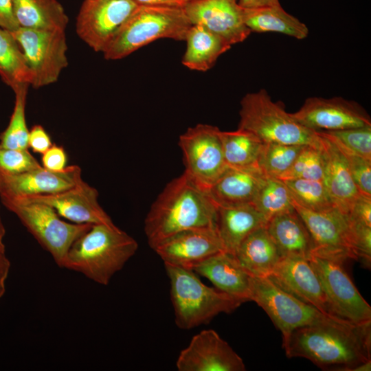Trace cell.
I'll use <instances>...</instances> for the list:
<instances>
[{
    "instance_id": "obj_1",
    "label": "cell",
    "mask_w": 371,
    "mask_h": 371,
    "mask_svg": "<svg viewBox=\"0 0 371 371\" xmlns=\"http://www.w3.org/2000/svg\"><path fill=\"white\" fill-rule=\"evenodd\" d=\"M282 346L288 358H305L323 370L352 371L371 360V320L355 324L338 318L300 327Z\"/></svg>"
},
{
    "instance_id": "obj_2",
    "label": "cell",
    "mask_w": 371,
    "mask_h": 371,
    "mask_svg": "<svg viewBox=\"0 0 371 371\" xmlns=\"http://www.w3.org/2000/svg\"><path fill=\"white\" fill-rule=\"evenodd\" d=\"M216 205L207 190L185 172L172 179L152 204L144 221V232L152 248L179 232L214 227Z\"/></svg>"
},
{
    "instance_id": "obj_3",
    "label": "cell",
    "mask_w": 371,
    "mask_h": 371,
    "mask_svg": "<svg viewBox=\"0 0 371 371\" xmlns=\"http://www.w3.org/2000/svg\"><path fill=\"white\" fill-rule=\"evenodd\" d=\"M137 249V241L115 225H92L71 246L61 268L106 286Z\"/></svg>"
},
{
    "instance_id": "obj_4",
    "label": "cell",
    "mask_w": 371,
    "mask_h": 371,
    "mask_svg": "<svg viewBox=\"0 0 371 371\" xmlns=\"http://www.w3.org/2000/svg\"><path fill=\"white\" fill-rule=\"evenodd\" d=\"M191 25L183 8L139 5L103 52L104 56L121 59L160 38L184 41Z\"/></svg>"
},
{
    "instance_id": "obj_5",
    "label": "cell",
    "mask_w": 371,
    "mask_h": 371,
    "mask_svg": "<svg viewBox=\"0 0 371 371\" xmlns=\"http://www.w3.org/2000/svg\"><path fill=\"white\" fill-rule=\"evenodd\" d=\"M239 115L238 128L253 133L263 143L322 146L319 132L300 124L265 89L243 96Z\"/></svg>"
},
{
    "instance_id": "obj_6",
    "label": "cell",
    "mask_w": 371,
    "mask_h": 371,
    "mask_svg": "<svg viewBox=\"0 0 371 371\" xmlns=\"http://www.w3.org/2000/svg\"><path fill=\"white\" fill-rule=\"evenodd\" d=\"M177 326L185 330L208 323L217 315L230 313L243 302L203 284L192 270L164 264Z\"/></svg>"
},
{
    "instance_id": "obj_7",
    "label": "cell",
    "mask_w": 371,
    "mask_h": 371,
    "mask_svg": "<svg viewBox=\"0 0 371 371\" xmlns=\"http://www.w3.org/2000/svg\"><path fill=\"white\" fill-rule=\"evenodd\" d=\"M0 199L3 205L19 218L60 267L73 243L92 225L66 222L53 207L43 203Z\"/></svg>"
},
{
    "instance_id": "obj_8",
    "label": "cell",
    "mask_w": 371,
    "mask_h": 371,
    "mask_svg": "<svg viewBox=\"0 0 371 371\" xmlns=\"http://www.w3.org/2000/svg\"><path fill=\"white\" fill-rule=\"evenodd\" d=\"M250 301L255 302L266 312L281 332L282 341L296 328L339 318L302 302L279 288L267 277L252 276Z\"/></svg>"
},
{
    "instance_id": "obj_9",
    "label": "cell",
    "mask_w": 371,
    "mask_h": 371,
    "mask_svg": "<svg viewBox=\"0 0 371 371\" xmlns=\"http://www.w3.org/2000/svg\"><path fill=\"white\" fill-rule=\"evenodd\" d=\"M11 33L32 74L31 85L37 89L56 82L68 65L65 30L19 27Z\"/></svg>"
},
{
    "instance_id": "obj_10",
    "label": "cell",
    "mask_w": 371,
    "mask_h": 371,
    "mask_svg": "<svg viewBox=\"0 0 371 371\" xmlns=\"http://www.w3.org/2000/svg\"><path fill=\"white\" fill-rule=\"evenodd\" d=\"M308 259L318 276L330 314L355 324L371 320V306L343 263L315 255Z\"/></svg>"
},
{
    "instance_id": "obj_11",
    "label": "cell",
    "mask_w": 371,
    "mask_h": 371,
    "mask_svg": "<svg viewBox=\"0 0 371 371\" xmlns=\"http://www.w3.org/2000/svg\"><path fill=\"white\" fill-rule=\"evenodd\" d=\"M220 129L213 125L198 124L179 136L185 172L207 190L226 169Z\"/></svg>"
},
{
    "instance_id": "obj_12",
    "label": "cell",
    "mask_w": 371,
    "mask_h": 371,
    "mask_svg": "<svg viewBox=\"0 0 371 371\" xmlns=\"http://www.w3.org/2000/svg\"><path fill=\"white\" fill-rule=\"evenodd\" d=\"M138 6L133 0H85L77 34L94 51L103 53Z\"/></svg>"
},
{
    "instance_id": "obj_13",
    "label": "cell",
    "mask_w": 371,
    "mask_h": 371,
    "mask_svg": "<svg viewBox=\"0 0 371 371\" xmlns=\"http://www.w3.org/2000/svg\"><path fill=\"white\" fill-rule=\"evenodd\" d=\"M292 203L311 235L313 242L311 255L343 264L348 260H356L346 214L338 208L326 212H314L302 207L293 200Z\"/></svg>"
},
{
    "instance_id": "obj_14",
    "label": "cell",
    "mask_w": 371,
    "mask_h": 371,
    "mask_svg": "<svg viewBox=\"0 0 371 371\" xmlns=\"http://www.w3.org/2000/svg\"><path fill=\"white\" fill-rule=\"evenodd\" d=\"M291 115L300 124L315 131L371 126L368 113L359 103L342 97L308 98Z\"/></svg>"
},
{
    "instance_id": "obj_15",
    "label": "cell",
    "mask_w": 371,
    "mask_h": 371,
    "mask_svg": "<svg viewBox=\"0 0 371 371\" xmlns=\"http://www.w3.org/2000/svg\"><path fill=\"white\" fill-rule=\"evenodd\" d=\"M179 371H244L242 358L214 330L195 335L177 359Z\"/></svg>"
},
{
    "instance_id": "obj_16",
    "label": "cell",
    "mask_w": 371,
    "mask_h": 371,
    "mask_svg": "<svg viewBox=\"0 0 371 371\" xmlns=\"http://www.w3.org/2000/svg\"><path fill=\"white\" fill-rule=\"evenodd\" d=\"M152 249L164 264L191 270L206 258L225 251L214 227L179 232L159 241Z\"/></svg>"
},
{
    "instance_id": "obj_17",
    "label": "cell",
    "mask_w": 371,
    "mask_h": 371,
    "mask_svg": "<svg viewBox=\"0 0 371 371\" xmlns=\"http://www.w3.org/2000/svg\"><path fill=\"white\" fill-rule=\"evenodd\" d=\"M183 9L192 25L205 27L231 45L244 41L251 33L235 0H190Z\"/></svg>"
},
{
    "instance_id": "obj_18",
    "label": "cell",
    "mask_w": 371,
    "mask_h": 371,
    "mask_svg": "<svg viewBox=\"0 0 371 371\" xmlns=\"http://www.w3.org/2000/svg\"><path fill=\"white\" fill-rule=\"evenodd\" d=\"M81 179V168L77 165L67 166L61 171L42 166L18 174L0 173V197L24 199L55 194L74 187Z\"/></svg>"
},
{
    "instance_id": "obj_19",
    "label": "cell",
    "mask_w": 371,
    "mask_h": 371,
    "mask_svg": "<svg viewBox=\"0 0 371 371\" xmlns=\"http://www.w3.org/2000/svg\"><path fill=\"white\" fill-rule=\"evenodd\" d=\"M15 199L49 205L60 216L74 223L115 225L100 205L98 190L83 179L60 192Z\"/></svg>"
},
{
    "instance_id": "obj_20",
    "label": "cell",
    "mask_w": 371,
    "mask_h": 371,
    "mask_svg": "<svg viewBox=\"0 0 371 371\" xmlns=\"http://www.w3.org/2000/svg\"><path fill=\"white\" fill-rule=\"evenodd\" d=\"M267 278L302 302L331 315L318 276L308 258L299 256L281 258Z\"/></svg>"
},
{
    "instance_id": "obj_21",
    "label": "cell",
    "mask_w": 371,
    "mask_h": 371,
    "mask_svg": "<svg viewBox=\"0 0 371 371\" xmlns=\"http://www.w3.org/2000/svg\"><path fill=\"white\" fill-rule=\"evenodd\" d=\"M192 270L208 279L219 291L243 303L250 301L252 276L234 254L221 251L194 265Z\"/></svg>"
},
{
    "instance_id": "obj_22",
    "label": "cell",
    "mask_w": 371,
    "mask_h": 371,
    "mask_svg": "<svg viewBox=\"0 0 371 371\" xmlns=\"http://www.w3.org/2000/svg\"><path fill=\"white\" fill-rule=\"evenodd\" d=\"M265 177L258 166H227L207 192L217 205L253 204Z\"/></svg>"
},
{
    "instance_id": "obj_23",
    "label": "cell",
    "mask_w": 371,
    "mask_h": 371,
    "mask_svg": "<svg viewBox=\"0 0 371 371\" xmlns=\"http://www.w3.org/2000/svg\"><path fill=\"white\" fill-rule=\"evenodd\" d=\"M319 133L322 139L325 159L323 182L337 208L344 214H348L361 193L352 179L343 153L333 142Z\"/></svg>"
},
{
    "instance_id": "obj_24",
    "label": "cell",
    "mask_w": 371,
    "mask_h": 371,
    "mask_svg": "<svg viewBox=\"0 0 371 371\" xmlns=\"http://www.w3.org/2000/svg\"><path fill=\"white\" fill-rule=\"evenodd\" d=\"M267 223L253 204L216 205L215 229L225 251L233 254L250 233Z\"/></svg>"
},
{
    "instance_id": "obj_25",
    "label": "cell",
    "mask_w": 371,
    "mask_h": 371,
    "mask_svg": "<svg viewBox=\"0 0 371 371\" xmlns=\"http://www.w3.org/2000/svg\"><path fill=\"white\" fill-rule=\"evenodd\" d=\"M266 228L282 258L311 256V235L295 210L273 217L267 221Z\"/></svg>"
},
{
    "instance_id": "obj_26",
    "label": "cell",
    "mask_w": 371,
    "mask_h": 371,
    "mask_svg": "<svg viewBox=\"0 0 371 371\" xmlns=\"http://www.w3.org/2000/svg\"><path fill=\"white\" fill-rule=\"evenodd\" d=\"M234 254L240 265L254 277H267L282 258L266 225L250 233Z\"/></svg>"
},
{
    "instance_id": "obj_27",
    "label": "cell",
    "mask_w": 371,
    "mask_h": 371,
    "mask_svg": "<svg viewBox=\"0 0 371 371\" xmlns=\"http://www.w3.org/2000/svg\"><path fill=\"white\" fill-rule=\"evenodd\" d=\"M186 49L181 63L191 70L206 71L211 69L218 57L232 45L223 38L199 25H192L185 41Z\"/></svg>"
},
{
    "instance_id": "obj_28",
    "label": "cell",
    "mask_w": 371,
    "mask_h": 371,
    "mask_svg": "<svg viewBox=\"0 0 371 371\" xmlns=\"http://www.w3.org/2000/svg\"><path fill=\"white\" fill-rule=\"evenodd\" d=\"M243 19L251 32H278L297 39L308 36V27L286 12L281 5L260 8H242Z\"/></svg>"
},
{
    "instance_id": "obj_29",
    "label": "cell",
    "mask_w": 371,
    "mask_h": 371,
    "mask_svg": "<svg viewBox=\"0 0 371 371\" xmlns=\"http://www.w3.org/2000/svg\"><path fill=\"white\" fill-rule=\"evenodd\" d=\"M19 27L65 30L69 18L56 0H12Z\"/></svg>"
},
{
    "instance_id": "obj_30",
    "label": "cell",
    "mask_w": 371,
    "mask_h": 371,
    "mask_svg": "<svg viewBox=\"0 0 371 371\" xmlns=\"http://www.w3.org/2000/svg\"><path fill=\"white\" fill-rule=\"evenodd\" d=\"M219 136L227 166L245 168L257 166L264 143L256 135L238 128L232 131L220 130Z\"/></svg>"
},
{
    "instance_id": "obj_31",
    "label": "cell",
    "mask_w": 371,
    "mask_h": 371,
    "mask_svg": "<svg viewBox=\"0 0 371 371\" xmlns=\"http://www.w3.org/2000/svg\"><path fill=\"white\" fill-rule=\"evenodd\" d=\"M0 76L12 90L23 85H31L32 74L11 32L0 27Z\"/></svg>"
},
{
    "instance_id": "obj_32",
    "label": "cell",
    "mask_w": 371,
    "mask_h": 371,
    "mask_svg": "<svg viewBox=\"0 0 371 371\" xmlns=\"http://www.w3.org/2000/svg\"><path fill=\"white\" fill-rule=\"evenodd\" d=\"M253 205L267 221L276 216L295 210L284 181L270 177H265Z\"/></svg>"
},
{
    "instance_id": "obj_33",
    "label": "cell",
    "mask_w": 371,
    "mask_h": 371,
    "mask_svg": "<svg viewBox=\"0 0 371 371\" xmlns=\"http://www.w3.org/2000/svg\"><path fill=\"white\" fill-rule=\"evenodd\" d=\"M284 181L292 200L302 207L317 212H326L337 208L323 181L302 179Z\"/></svg>"
},
{
    "instance_id": "obj_34",
    "label": "cell",
    "mask_w": 371,
    "mask_h": 371,
    "mask_svg": "<svg viewBox=\"0 0 371 371\" xmlns=\"http://www.w3.org/2000/svg\"><path fill=\"white\" fill-rule=\"evenodd\" d=\"M304 146L264 143L257 166L266 177L280 179L290 168Z\"/></svg>"
},
{
    "instance_id": "obj_35",
    "label": "cell",
    "mask_w": 371,
    "mask_h": 371,
    "mask_svg": "<svg viewBox=\"0 0 371 371\" xmlns=\"http://www.w3.org/2000/svg\"><path fill=\"white\" fill-rule=\"evenodd\" d=\"M27 85L17 87L13 91L15 102L10 122L0 135V144L8 148L28 149L29 129L25 120Z\"/></svg>"
},
{
    "instance_id": "obj_36",
    "label": "cell",
    "mask_w": 371,
    "mask_h": 371,
    "mask_svg": "<svg viewBox=\"0 0 371 371\" xmlns=\"http://www.w3.org/2000/svg\"><path fill=\"white\" fill-rule=\"evenodd\" d=\"M324 168L322 144L320 147L305 145L290 168L280 179H302L323 181Z\"/></svg>"
},
{
    "instance_id": "obj_37",
    "label": "cell",
    "mask_w": 371,
    "mask_h": 371,
    "mask_svg": "<svg viewBox=\"0 0 371 371\" xmlns=\"http://www.w3.org/2000/svg\"><path fill=\"white\" fill-rule=\"evenodd\" d=\"M318 132L339 148L371 161V126Z\"/></svg>"
},
{
    "instance_id": "obj_38",
    "label": "cell",
    "mask_w": 371,
    "mask_h": 371,
    "mask_svg": "<svg viewBox=\"0 0 371 371\" xmlns=\"http://www.w3.org/2000/svg\"><path fill=\"white\" fill-rule=\"evenodd\" d=\"M42 167L28 149H16L0 144V173L18 174Z\"/></svg>"
},
{
    "instance_id": "obj_39",
    "label": "cell",
    "mask_w": 371,
    "mask_h": 371,
    "mask_svg": "<svg viewBox=\"0 0 371 371\" xmlns=\"http://www.w3.org/2000/svg\"><path fill=\"white\" fill-rule=\"evenodd\" d=\"M350 227L352 250L357 260L370 269L371 265V227L351 219L346 214Z\"/></svg>"
},
{
    "instance_id": "obj_40",
    "label": "cell",
    "mask_w": 371,
    "mask_h": 371,
    "mask_svg": "<svg viewBox=\"0 0 371 371\" xmlns=\"http://www.w3.org/2000/svg\"><path fill=\"white\" fill-rule=\"evenodd\" d=\"M339 149L347 161L350 172L359 191L362 194L371 196V161L346 150Z\"/></svg>"
},
{
    "instance_id": "obj_41",
    "label": "cell",
    "mask_w": 371,
    "mask_h": 371,
    "mask_svg": "<svg viewBox=\"0 0 371 371\" xmlns=\"http://www.w3.org/2000/svg\"><path fill=\"white\" fill-rule=\"evenodd\" d=\"M42 166L52 171L63 170L67 166V153L63 146L53 144L42 154Z\"/></svg>"
},
{
    "instance_id": "obj_42",
    "label": "cell",
    "mask_w": 371,
    "mask_h": 371,
    "mask_svg": "<svg viewBox=\"0 0 371 371\" xmlns=\"http://www.w3.org/2000/svg\"><path fill=\"white\" fill-rule=\"evenodd\" d=\"M346 214L353 221L371 227V196L361 194Z\"/></svg>"
},
{
    "instance_id": "obj_43",
    "label": "cell",
    "mask_w": 371,
    "mask_h": 371,
    "mask_svg": "<svg viewBox=\"0 0 371 371\" xmlns=\"http://www.w3.org/2000/svg\"><path fill=\"white\" fill-rule=\"evenodd\" d=\"M53 145L49 134L41 125H34L28 134V148L33 152L43 154Z\"/></svg>"
},
{
    "instance_id": "obj_44",
    "label": "cell",
    "mask_w": 371,
    "mask_h": 371,
    "mask_svg": "<svg viewBox=\"0 0 371 371\" xmlns=\"http://www.w3.org/2000/svg\"><path fill=\"white\" fill-rule=\"evenodd\" d=\"M0 27L10 32L19 27L13 14L12 0H0Z\"/></svg>"
},
{
    "instance_id": "obj_45",
    "label": "cell",
    "mask_w": 371,
    "mask_h": 371,
    "mask_svg": "<svg viewBox=\"0 0 371 371\" xmlns=\"http://www.w3.org/2000/svg\"><path fill=\"white\" fill-rule=\"evenodd\" d=\"M139 5H166L183 8L190 0H133Z\"/></svg>"
},
{
    "instance_id": "obj_46",
    "label": "cell",
    "mask_w": 371,
    "mask_h": 371,
    "mask_svg": "<svg viewBox=\"0 0 371 371\" xmlns=\"http://www.w3.org/2000/svg\"><path fill=\"white\" fill-rule=\"evenodd\" d=\"M242 8L253 9L280 5L279 0H238Z\"/></svg>"
},
{
    "instance_id": "obj_47",
    "label": "cell",
    "mask_w": 371,
    "mask_h": 371,
    "mask_svg": "<svg viewBox=\"0 0 371 371\" xmlns=\"http://www.w3.org/2000/svg\"><path fill=\"white\" fill-rule=\"evenodd\" d=\"M5 235V229L2 221V218L0 214V252H5V246L4 244V237Z\"/></svg>"
},
{
    "instance_id": "obj_48",
    "label": "cell",
    "mask_w": 371,
    "mask_h": 371,
    "mask_svg": "<svg viewBox=\"0 0 371 371\" xmlns=\"http://www.w3.org/2000/svg\"><path fill=\"white\" fill-rule=\"evenodd\" d=\"M371 370V360L356 366L352 371H370Z\"/></svg>"
},
{
    "instance_id": "obj_49",
    "label": "cell",
    "mask_w": 371,
    "mask_h": 371,
    "mask_svg": "<svg viewBox=\"0 0 371 371\" xmlns=\"http://www.w3.org/2000/svg\"><path fill=\"white\" fill-rule=\"evenodd\" d=\"M235 1H237L238 0H235Z\"/></svg>"
}]
</instances>
